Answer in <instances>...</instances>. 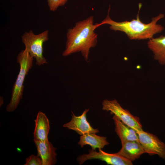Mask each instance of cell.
<instances>
[{
  "label": "cell",
  "mask_w": 165,
  "mask_h": 165,
  "mask_svg": "<svg viewBox=\"0 0 165 165\" xmlns=\"http://www.w3.org/2000/svg\"><path fill=\"white\" fill-rule=\"evenodd\" d=\"M93 22V16H91L77 22L74 27L68 30L63 56L80 52L85 60H88L90 49L95 47L97 43V35L94 31L101 25L100 24L94 25Z\"/></svg>",
  "instance_id": "1"
},
{
  "label": "cell",
  "mask_w": 165,
  "mask_h": 165,
  "mask_svg": "<svg viewBox=\"0 0 165 165\" xmlns=\"http://www.w3.org/2000/svg\"><path fill=\"white\" fill-rule=\"evenodd\" d=\"M68 0H47V4L50 10L56 11L59 7L64 5Z\"/></svg>",
  "instance_id": "15"
},
{
  "label": "cell",
  "mask_w": 165,
  "mask_h": 165,
  "mask_svg": "<svg viewBox=\"0 0 165 165\" xmlns=\"http://www.w3.org/2000/svg\"><path fill=\"white\" fill-rule=\"evenodd\" d=\"M142 4H139V10L136 19H133L130 21H123L117 22L112 20L109 16V11L105 18L100 23L101 25L107 24L110 25L111 29L124 32L130 39H145L153 38V36L162 32L164 29L161 25L157 24L160 20L164 17L163 13L152 19L151 21L145 24L142 22L139 17V10Z\"/></svg>",
  "instance_id": "2"
},
{
  "label": "cell",
  "mask_w": 165,
  "mask_h": 165,
  "mask_svg": "<svg viewBox=\"0 0 165 165\" xmlns=\"http://www.w3.org/2000/svg\"><path fill=\"white\" fill-rule=\"evenodd\" d=\"M112 119L115 126V132L120 138L121 144L130 141H139L135 130L123 123L115 115Z\"/></svg>",
  "instance_id": "12"
},
{
  "label": "cell",
  "mask_w": 165,
  "mask_h": 165,
  "mask_svg": "<svg viewBox=\"0 0 165 165\" xmlns=\"http://www.w3.org/2000/svg\"><path fill=\"white\" fill-rule=\"evenodd\" d=\"M139 142L145 153L156 154L165 160V144L156 135L143 130L136 131Z\"/></svg>",
  "instance_id": "6"
},
{
  "label": "cell",
  "mask_w": 165,
  "mask_h": 165,
  "mask_svg": "<svg viewBox=\"0 0 165 165\" xmlns=\"http://www.w3.org/2000/svg\"><path fill=\"white\" fill-rule=\"evenodd\" d=\"M121 144V149L116 153L131 162L138 159L141 155L145 153L139 141H130Z\"/></svg>",
  "instance_id": "11"
},
{
  "label": "cell",
  "mask_w": 165,
  "mask_h": 165,
  "mask_svg": "<svg viewBox=\"0 0 165 165\" xmlns=\"http://www.w3.org/2000/svg\"><path fill=\"white\" fill-rule=\"evenodd\" d=\"M89 109H85L80 116H76L72 112V118L69 122L64 124V127L73 130L79 134L82 135L89 133L96 134L99 132L97 129L91 126L86 119V114Z\"/></svg>",
  "instance_id": "8"
},
{
  "label": "cell",
  "mask_w": 165,
  "mask_h": 165,
  "mask_svg": "<svg viewBox=\"0 0 165 165\" xmlns=\"http://www.w3.org/2000/svg\"><path fill=\"white\" fill-rule=\"evenodd\" d=\"M37 151V156L41 159L42 165H53L57 162V148L47 140L41 141L33 140Z\"/></svg>",
  "instance_id": "9"
},
{
  "label": "cell",
  "mask_w": 165,
  "mask_h": 165,
  "mask_svg": "<svg viewBox=\"0 0 165 165\" xmlns=\"http://www.w3.org/2000/svg\"><path fill=\"white\" fill-rule=\"evenodd\" d=\"M24 165H42V162L38 156L32 154L26 159Z\"/></svg>",
  "instance_id": "16"
},
{
  "label": "cell",
  "mask_w": 165,
  "mask_h": 165,
  "mask_svg": "<svg viewBox=\"0 0 165 165\" xmlns=\"http://www.w3.org/2000/svg\"><path fill=\"white\" fill-rule=\"evenodd\" d=\"M35 125L34 139L41 141L48 140L50 127L49 119L44 113L41 111L38 113Z\"/></svg>",
  "instance_id": "10"
},
{
  "label": "cell",
  "mask_w": 165,
  "mask_h": 165,
  "mask_svg": "<svg viewBox=\"0 0 165 165\" xmlns=\"http://www.w3.org/2000/svg\"><path fill=\"white\" fill-rule=\"evenodd\" d=\"M34 58L25 49L18 55L17 61L20 65V71L13 85L10 102L6 107V111L8 112H12L16 109L22 97L24 79L32 66Z\"/></svg>",
  "instance_id": "3"
},
{
  "label": "cell",
  "mask_w": 165,
  "mask_h": 165,
  "mask_svg": "<svg viewBox=\"0 0 165 165\" xmlns=\"http://www.w3.org/2000/svg\"><path fill=\"white\" fill-rule=\"evenodd\" d=\"M87 154L80 155L77 158V161L80 165L86 161L91 159H98L105 161L108 164L112 165H131L132 162L119 155L117 153H106L100 149L97 152L92 149H89Z\"/></svg>",
  "instance_id": "7"
},
{
  "label": "cell",
  "mask_w": 165,
  "mask_h": 165,
  "mask_svg": "<svg viewBox=\"0 0 165 165\" xmlns=\"http://www.w3.org/2000/svg\"><path fill=\"white\" fill-rule=\"evenodd\" d=\"M106 138V137L99 136L95 134L87 133L80 136L78 144L82 148L85 145H89L94 150L96 148L101 149L109 144Z\"/></svg>",
  "instance_id": "14"
},
{
  "label": "cell",
  "mask_w": 165,
  "mask_h": 165,
  "mask_svg": "<svg viewBox=\"0 0 165 165\" xmlns=\"http://www.w3.org/2000/svg\"><path fill=\"white\" fill-rule=\"evenodd\" d=\"M102 105L103 110L110 111L111 114H114L123 123L136 131L143 130L139 118L123 109L116 99L105 100Z\"/></svg>",
  "instance_id": "5"
},
{
  "label": "cell",
  "mask_w": 165,
  "mask_h": 165,
  "mask_svg": "<svg viewBox=\"0 0 165 165\" xmlns=\"http://www.w3.org/2000/svg\"><path fill=\"white\" fill-rule=\"evenodd\" d=\"M148 48L153 52L154 59L162 65H165V35L149 39Z\"/></svg>",
  "instance_id": "13"
},
{
  "label": "cell",
  "mask_w": 165,
  "mask_h": 165,
  "mask_svg": "<svg viewBox=\"0 0 165 165\" xmlns=\"http://www.w3.org/2000/svg\"><path fill=\"white\" fill-rule=\"evenodd\" d=\"M49 31L46 30L38 35L32 30L25 31L22 36V41L31 56L35 59L38 66L48 63L43 56V44L49 39Z\"/></svg>",
  "instance_id": "4"
}]
</instances>
